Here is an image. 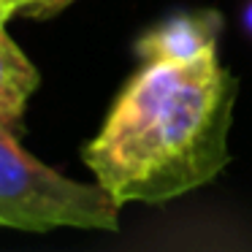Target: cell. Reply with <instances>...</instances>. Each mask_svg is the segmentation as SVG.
<instances>
[{
	"label": "cell",
	"mask_w": 252,
	"mask_h": 252,
	"mask_svg": "<svg viewBox=\"0 0 252 252\" xmlns=\"http://www.w3.org/2000/svg\"><path fill=\"white\" fill-rule=\"evenodd\" d=\"M236 90L217 52L187 63H144L98 136L84 144V163L122 206L187 195L228 165Z\"/></svg>",
	"instance_id": "cell-1"
},
{
	"label": "cell",
	"mask_w": 252,
	"mask_h": 252,
	"mask_svg": "<svg viewBox=\"0 0 252 252\" xmlns=\"http://www.w3.org/2000/svg\"><path fill=\"white\" fill-rule=\"evenodd\" d=\"M122 203L106 187L76 182L28 155L17 133L0 127V228L25 233L117 230Z\"/></svg>",
	"instance_id": "cell-2"
},
{
	"label": "cell",
	"mask_w": 252,
	"mask_h": 252,
	"mask_svg": "<svg viewBox=\"0 0 252 252\" xmlns=\"http://www.w3.org/2000/svg\"><path fill=\"white\" fill-rule=\"evenodd\" d=\"M222 17L217 11L174 14L138 38L136 55L141 63H187L217 52Z\"/></svg>",
	"instance_id": "cell-3"
},
{
	"label": "cell",
	"mask_w": 252,
	"mask_h": 252,
	"mask_svg": "<svg viewBox=\"0 0 252 252\" xmlns=\"http://www.w3.org/2000/svg\"><path fill=\"white\" fill-rule=\"evenodd\" d=\"M41 84L38 68L19 49V44L0 28V122L17 133L28 100Z\"/></svg>",
	"instance_id": "cell-4"
},
{
	"label": "cell",
	"mask_w": 252,
	"mask_h": 252,
	"mask_svg": "<svg viewBox=\"0 0 252 252\" xmlns=\"http://www.w3.org/2000/svg\"><path fill=\"white\" fill-rule=\"evenodd\" d=\"M17 14H25V17H33V19H46V17H55L60 14L63 8H68L73 0H11Z\"/></svg>",
	"instance_id": "cell-5"
},
{
	"label": "cell",
	"mask_w": 252,
	"mask_h": 252,
	"mask_svg": "<svg viewBox=\"0 0 252 252\" xmlns=\"http://www.w3.org/2000/svg\"><path fill=\"white\" fill-rule=\"evenodd\" d=\"M14 14H17V8H14L11 0H0V28H3V25H6V19L14 17Z\"/></svg>",
	"instance_id": "cell-6"
},
{
	"label": "cell",
	"mask_w": 252,
	"mask_h": 252,
	"mask_svg": "<svg viewBox=\"0 0 252 252\" xmlns=\"http://www.w3.org/2000/svg\"><path fill=\"white\" fill-rule=\"evenodd\" d=\"M0 127H6V125H3V122H0Z\"/></svg>",
	"instance_id": "cell-7"
}]
</instances>
